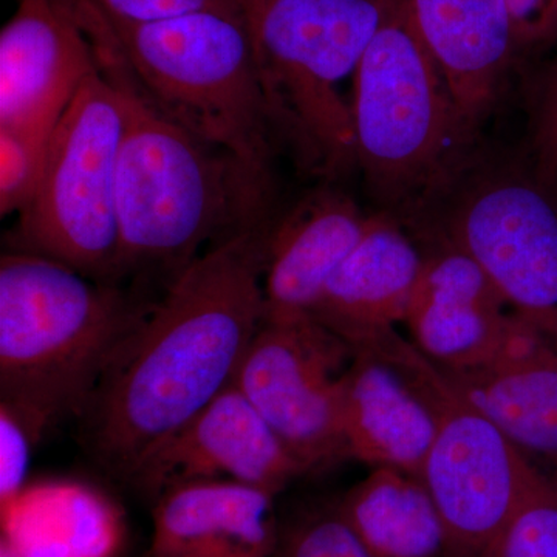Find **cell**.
Segmentation results:
<instances>
[{
	"label": "cell",
	"mask_w": 557,
	"mask_h": 557,
	"mask_svg": "<svg viewBox=\"0 0 557 557\" xmlns=\"http://www.w3.org/2000/svg\"><path fill=\"white\" fill-rule=\"evenodd\" d=\"M391 332L354 351L341 379V431L347 458L420 478L437 434V417Z\"/></svg>",
	"instance_id": "cell-14"
},
{
	"label": "cell",
	"mask_w": 557,
	"mask_h": 557,
	"mask_svg": "<svg viewBox=\"0 0 557 557\" xmlns=\"http://www.w3.org/2000/svg\"><path fill=\"white\" fill-rule=\"evenodd\" d=\"M336 505L372 557H449L442 516L418 475L375 468Z\"/></svg>",
	"instance_id": "cell-21"
},
{
	"label": "cell",
	"mask_w": 557,
	"mask_h": 557,
	"mask_svg": "<svg viewBox=\"0 0 557 557\" xmlns=\"http://www.w3.org/2000/svg\"><path fill=\"white\" fill-rule=\"evenodd\" d=\"M70 9L109 79L194 137L274 178L281 149L240 10L119 24Z\"/></svg>",
	"instance_id": "cell-4"
},
{
	"label": "cell",
	"mask_w": 557,
	"mask_h": 557,
	"mask_svg": "<svg viewBox=\"0 0 557 557\" xmlns=\"http://www.w3.org/2000/svg\"><path fill=\"white\" fill-rule=\"evenodd\" d=\"M270 225L207 249L161 292L78 420L81 446L129 486L138 469L233 384L263 321Z\"/></svg>",
	"instance_id": "cell-1"
},
{
	"label": "cell",
	"mask_w": 557,
	"mask_h": 557,
	"mask_svg": "<svg viewBox=\"0 0 557 557\" xmlns=\"http://www.w3.org/2000/svg\"><path fill=\"white\" fill-rule=\"evenodd\" d=\"M157 298L7 249L0 258V406L35 443L78 418Z\"/></svg>",
	"instance_id": "cell-3"
},
{
	"label": "cell",
	"mask_w": 557,
	"mask_h": 557,
	"mask_svg": "<svg viewBox=\"0 0 557 557\" xmlns=\"http://www.w3.org/2000/svg\"><path fill=\"white\" fill-rule=\"evenodd\" d=\"M123 123V95L100 70L58 121L38 188L7 234L9 251L58 260L84 276L115 284Z\"/></svg>",
	"instance_id": "cell-8"
},
{
	"label": "cell",
	"mask_w": 557,
	"mask_h": 557,
	"mask_svg": "<svg viewBox=\"0 0 557 557\" xmlns=\"http://www.w3.org/2000/svg\"><path fill=\"white\" fill-rule=\"evenodd\" d=\"M442 372L525 456L557 460V347L536 329L518 318L500 357Z\"/></svg>",
	"instance_id": "cell-19"
},
{
	"label": "cell",
	"mask_w": 557,
	"mask_h": 557,
	"mask_svg": "<svg viewBox=\"0 0 557 557\" xmlns=\"http://www.w3.org/2000/svg\"><path fill=\"white\" fill-rule=\"evenodd\" d=\"M370 212L324 182L278 211L269 231L263 321L311 318L330 278L357 247Z\"/></svg>",
	"instance_id": "cell-16"
},
{
	"label": "cell",
	"mask_w": 557,
	"mask_h": 557,
	"mask_svg": "<svg viewBox=\"0 0 557 557\" xmlns=\"http://www.w3.org/2000/svg\"><path fill=\"white\" fill-rule=\"evenodd\" d=\"M274 494L231 480H194L153 500L146 557H274Z\"/></svg>",
	"instance_id": "cell-18"
},
{
	"label": "cell",
	"mask_w": 557,
	"mask_h": 557,
	"mask_svg": "<svg viewBox=\"0 0 557 557\" xmlns=\"http://www.w3.org/2000/svg\"><path fill=\"white\" fill-rule=\"evenodd\" d=\"M412 369L437 417L420 479L442 516L449 557H498L509 523L545 479L434 362L418 354Z\"/></svg>",
	"instance_id": "cell-9"
},
{
	"label": "cell",
	"mask_w": 557,
	"mask_h": 557,
	"mask_svg": "<svg viewBox=\"0 0 557 557\" xmlns=\"http://www.w3.org/2000/svg\"><path fill=\"white\" fill-rule=\"evenodd\" d=\"M418 244L423 269L403 322L410 343L442 370L490 364L507 348L518 317L467 252L446 242Z\"/></svg>",
	"instance_id": "cell-13"
},
{
	"label": "cell",
	"mask_w": 557,
	"mask_h": 557,
	"mask_svg": "<svg viewBox=\"0 0 557 557\" xmlns=\"http://www.w3.org/2000/svg\"><path fill=\"white\" fill-rule=\"evenodd\" d=\"M278 149L304 174L357 171L354 97L362 54L391 0H237Z\"/></svg>",
	"instance_id": "cell-5"
},
{
	"label": "cell",
	"mask_w": 557,
	"mask_h": 557,
	"mask_svg": "<svg viewBox=\"0 0 557 557\" xmlns=\"http://www.w3.org/2000/svg\"><path fill=\"white\" fill-rule=\"evenodd\" d=\"M357 171L376 211L403 219L469 146L448 84L417 35L405 0H391L354 87Z\"/></svg>",
	"instance_id": "cell-7"
},
{
	"label": "cell",
	"mask_w": 557,
	"mask_h": 557,
	"mask_svg": "<svg viewBox=\"0 0 557 557\" xmlns=\"http://www.w3.org/2000/svg\"><path fill=\"white\" fill-rule=\"evenodd\" d=\"M35 440L9 409L0 406V505L7 507L25 490Z\"/></svg>",
	"instance_id": "cell-27"
},
{
	"label": "cell",
	"mask_w": 557,
	"mask_h": 557,
	"mask_svg": "<svg viewBox=\"0 0 557 557\" xmlns=\"http://www.w3.org/2000/svg\"><path fill=\"white\" fill-rule=\"evenodd\" d=\"M498 557H557V490L547 480L509 523Z\"/></svg>",
	"instance_id": "cell-25"
},
{
	"label": "cell",
	"mask_w": 557,
	"mask_h": 557,
	"mask_svg": "<svg viewBox=\"0 0 557 557\" xmlns=\"http://www.w3.org/2000/svg\"><path fill=\"white\" fill-rule=\"evenodd\" d=\"M351 357L313 318L262 322L233 381L307 472L347 458L339 399Z\"/></svg>",
	"instance_id": "cell-10"
},
{
	"label": "cell",
	"mask_w": 557,
	"mask_h": 557,
	"mask_svg": "<svg viewBox=\"0 0 557 557\" xmlns=\"http://www.w3.org/2000/svg\"><path fill=\"white\" fill-rule=\"evenodd\" d=\"M429 54L448 84L461 120L480 138L520 61L507 0H405Z\"/></svg>",
	"instance_id": "cell-15"
},
{
	"label": "cell",
	"mask_w": 557,
	"mask_h": 557,
	"mask_svg": "<svg viewBox=\"0 0 557 557\" xmlns=\"http://www.w3.org/2000/svg\"><path fill=\"white\" fill-rule=\"evenodd\" d=\"M520 57L539 50L557 35V0H507Z\"/></svg>",
	"instance_id": "cell-28"
},
{
	"label": "cell",
	"mask_w": 557,
	"mask_h": 557,
	"mask_svg": "<svg viewBox=\"0 0 557 557\" xmlns=\"http://www.w3.org/2000/svg\"><path fill=\"white\" fill-rule=\"evenodd\" d=\"M523 152L539 174L557 185V60L539 69L525 86Z\"/></svg>",
	"instance_id": "cell-24"
},
{
	"label": "cell",
	"mask_w": 557,
	"mask_h": 557,
	"mask_svg": "<svg viewBox=\"0 0 557 557\" xmlns=\"http://www.w3.org/2000/svg\"><path fill=\"white\" fill-rule=\"evenodd\" d=\"M73 9L119 24H145L203 10H240L237 0H67Z\"/></svg>",
	"instance_id": "cell-26"
},
{
	"label": "cell",
	"mask_w": 557,
	"mask_h": 557,
	"mask_svg": "<svg viewBox=\"0 0 557 557\" xmlns=\"http://www.w3.org/2000/svg\"><path fill=\"white\" fill-rule=\"evenodd\" d=\"M274 557H372L338 505L302 509L281 520Z\"/></svg>",
	"instance_id": "cell-22"
},
{
	"label": "cell",
	"mask_w": 557,
	"mask_h": 557,
	"mask_svg": "<svg viewBox=\"0 0 557 557\" xmlns=\"http://www.w3.org/2000/svg\"><path fill=\"white\" fill-rule=\"evenodd\" d=\"M112 81V79H110ZM116 168L115 284L163 289L203 248L277 215L276 183L161 116L129 89Z\"/></svg>",
	"instance_id": "cell-2"
},
{
	"label": "cell",
	"mask_w": 557,
	"mask_h": 557,
	"mask_svg": "<svg viewBox=\"0 0 557 557\" xmlns=\"http://www.w3.org/2000/svg\"><path fill=\"white\" fill-rule=\"evenodd\" d=\"M97 72L67 0H20L0 32V129L50 134Z\"/></svg>",
	"instance_id": "cell-12"
},
{
	"label": "cell",
	"mask_w": 557,
	"mask_h": 557,
	"mask_svg": "<svg viewBox=\"0 0 557 557\" xmlns=\"http://www.w3.org/2000/svg\"><path fill=\"white\" fill-rule=\"evenodd\" d=\"M0 557H13L5 548L0 549Z\"/></svg>",
	"instance_id": "cell-29"
},
{
	"label": "cell",
	"mask_w": 557,
	"mask_h": 557,
	"mask_svg": "<svg viewBox=\"0 0 557 557\" xmlns=\"http://www.w3.org/2000/svg\"><path fill=\"white\" fill-rule=\"evenodd\" d=\"M467 252L509 309L557 347V185L523 149L478 139L401 219Z\"/></svg>",
	"instance_id": "cell-6"
},
{
	"label": "cell",
	"mask_w": 557,
	"mask_h": 557,
	"mask_svg": "<svg viewBox=\"0 0 557 557\" xmlns=\"http://www.w3.org/2000/svg\"><path fill=\"white\" fill-rule=\"evenodd\" d=\"M306 472L231 384L138 469L129 486L152 502L166 487L194 480H231L277 496Z\"/></svg>",
	"instance_id": "cell-11"
},
{
	"label": "cell",
	"mask_w": 557,
	"mask_h": 557,
	"mask_svg": "<svg viewBox=\"0 0 557 557\" xmlns=\"http://www.w3.org/2000/svg\"><path fill=\"white\" fill-rule=\"evenodd\" d=\"M53 132L0 129V214L21 212L38 188Z\"/></svg>",
	"instance_id": "cell-23"
},
{
	"label": "cell",
	"mask_w": 557,
	"mask_h": 557,
	"mask_svg": "<svg viewBox=\"0 0 557 557\" xmlns=\"http://www.w3.org/2000/svg\"><path fill=\"white\" fill-rule=\"evenodd\" d=\"M423 260V248L401 220L370 212L364 234L330 278L311 318L351 351L372 346L405 322Z\"/></svg>",
	"instance_id": "cell-17"
},
{
	"label": "cell",
	"mask_w": 557,
	"mask_h": 557,
	"mask_svg": "<svg viewBox=\"0 0 557 557\" xmlns=\"http://www.w3.org/2000/svg\"><path fill=\"white\" fill-rule=\"evenodd\" d=\"M2 527L13 557H115L123 541L116 509L79 486L22 491L2 508Z\"/></svg>",
	"instance_id": "cell-20"
}]
</instances>
